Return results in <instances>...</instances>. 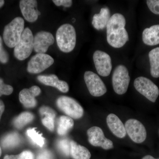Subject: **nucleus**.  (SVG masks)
I'll list each match as a JSON object with an SVG mask.
<instances>
[{"label":"nucleus","instance_id":"nucleus-10","mask_svg":"<svg viewBox=\"0 0 159 159\" xmlns=\"http://www.w3.org/2000/svg\"><path fill=\"white\" fill-rule=\"evenodd\" d=\"M126 133L133 142L141 143L145 141L147 132L142 122L135 119H129L125 125Z\"/></svg>","mask_w":159,"mask_h":159},{"label":"nucleus","instance_id":"nucleus-34","mask_svg":"<svg viewBox=\"0 0 159 159\" xmlns=\"http://www.w3.org/2000/svg\"><path fill=\"white\" fill-rule=\"evenodd\" d=\"M142 159H159L158 158H155L153 157L152 156L150 155H146L145 156L143 157Z\"/></svg>","mask_w":159,"mask_h":159},{"label":"nucleus","instance_id":"nucleus-35","mask_svg":"<svg viewBox=\"0 0 159 159\" xmlns=\"http://www.w3.org/2000/svg\"><path fill=\"white\" fill-rule=\"evenodd\" d=\"M4 4H5V1H2V0H0V8L2 7Z\"/></svg>","mask_w":159,"mask_h":159},{"label":"nucleus","instance_id":"nucleus-12","mask_svg":"<svg viewBox=\"0 0 159 159\" xmlns=\"http://www.w3.org/2000/svg\"><path fill=\"white\" fill-rule=\"evenodd\" d=\"M93 59L98 74L102 77L109 76L112 68L110 55L105 52L98 50L94 52Z\"/></svg>","mask_w":159,"mask_h":159},{"label":"nucleus","instance_id":"nucleus-19","mask_svg":"<svg viewBox=\"0 0 159 159\" xmlns=\"http://www.w3.org/2000/svg\"><path fill=\"white\" fill-rule=\"evenodd\" d=\"M142 39L145 44L155 46L159 44V25L146 28L142 33Z\"/></svg>","mask_w":159,"mask_h":159},{"label":"nucleus","instance_id":"nucleus-24","mask_svg":"<svg viewBox=\"0 0 159 159\" xmlns=\"http://www.w3.org/2000/svg\"><path fill=\"white\" fill-rule=\"evenodd\" d=\"M21 137L16 132L8 134L2 139L1 143L4 148H10L17 146L21 142Z\"/></svg>","mask_w":159,"mask_h":159},{"label":"nucleus","instance_id":"nucleus-9","mask_svg":"<svg viewBox=\"0 0 159 159\" xmlns=\"http://www.w3.org/2000/svg\"><path fill=\"white\" fill-rule=\"evenodd\" d=\"M84 81L89 92L92 96L99 97L106 93V87L101 78L92 71H86L84 74Z\"/></svg>","mask_w":159,"mask_h":159},{"label":"nucleus","instance_id":"nucleus-29","mask_svg":"<svg viewBox=\"0 0 159 159\" xmlns=\"http://www.w3.org/2000/svg\"><path fill=\"white\" fill-rule=\"evenodd\" d=\"M13 89L11 86L5 84L3 80L0 78V97L2 95H10L13 92Z\"/></svg>","mask_w":159,"mask_h":159},{"label":"nucleus","instance_id":"nucleus-20","mask_svg":"<svg viewBox=\"0 0 159 159\" xmlns=\"http://www.w3.org/2000/svg\"><path fill=\"white\" fill-rule=\"evenodd\" d=\"M111 17L109 9L107 7L102 8L99 13L94 15L92 25L97 30H102L107 27Z\"/></svg>","mask_w":159,"mask_h":159},{"label":"nucleus","instance_id":"nucleus-26","mask_svg":"<svg viewBox=\"0 0 159 159\" xmlns=\"http://www.w3.org/2000/svg\"><path fill=\"white\" fill-rule=\"evenodd\" d=\"M27 134L33 143L39 147H42L44 145L45 139L42 134H39L35 128L29 129L27 131Z\"/></svg>","mask_w":159,"mask_h":159},{"label":"nucleus","instance_id":"nucleus-8","mask_svg":"<svg viewBox=\"0 0 159 159\" xmlns=\"http://www.w3.org/2000/svg\"><path fill=\"white\" fill-rule=\"evenodd\" d=\"M54 62V58L48 54H37L29 60L27 71L30 74H39L50 67Z\"/></svg>","mask_w":159,"mask_h":159},{"label":"nucleus","instance_id":"nucleus-3","mask_svg":"<svg viewBox=\"0 0 159 159\" xmlns=\"http://www.w3.org/2000/svg\"><path fill=\"white\" fill-rule=\"evenodd\" d=\"M25 29V21L22 18L14 19L5 27L3 39L9 48H13L17 44Z\"/></svg>","mask_w":159,"mask_h":159},{"label":"nucleus","instance_id":"nucleus-5","mask_svg":"<svg viewBox=\"0 0 159 159\" xmlns=\"http://www.w3.org/2000/svg\"><path fill=\"white\" fill-rule=\"evenodd\" d=\"M56 104L61 111L72 119H79L83 116V108L71 97L61 96L56 100Z\"/></svg>","mask_w":159,"mask_h":159},{"label":"nucleus","instance_id":"nucleus-4","mask_svg":"<svg viewBox=\"0 0 159 159\" xmlns=\"http://www.w3.org/2000/svg\"><path fill=\"white\" fill-rule=\"evenodd\" d=\"M34 48V36L29 28L24 29L20 39L14 48L15 57L23 61L29 57Z\"/></svg>","mask_w":159,"mask_h":159},{"label":"nucleus","instance_id":"nucleus-14","mask_svg":"<svg viewBox=\"0 0 159 159\" xmlns=\"http://www.w3.org/2000/svg\"><path fill=\"white\" fill-rule=\"evenodd\" d=\"M41 92V89L37 86H33L29 89H23L19 95L20 102L26 108H34L37 103L35 97L39 96Z\"/></svg>","mask_w":159,"mask_h":159},{"label":"nucleus","instance_id":"nucleus-6","mask_svg":"<svg viewBox=\"0 0 159 159\" xmlns=\"http://www.w3.org/2000/svg\"><path fill=\"white\" fill-rule=\"evenodd\" d=\"M112 81L116 93L122 95L126 93L130 82V77L126 67L123 65L117 66L113 74Z\"/></svg>","mask_w":159,"mask_h":159},{"label":"nucleus","instance_id":"nucleus-23","mask_svg":"<svg viewBox=\"0 0 159 159\" xmlns=\"http://www.w3.org/2000/svg\"><path fill=\"white\" fill-rule=\"evenodd\" d=\"M150 64V73L154 78L159 77V48L151 51L148 54Z\"/></svg>","mask_w":159,"mask_h":159},{"label":"nucleus","instance_id":"nucleus-36","mask_svg":"<svg viewBox=\"0 0 159 159\" xmlns=\"http://www.w3.org/2000/svg\"><path fill=\"white\" fill-rule=\"evenodd\" d=\"M2 148H1V146H0V157H1V155H2Z\"/></svg>","mask_w":159,"mask_h":159},{"label":"nucleus","instance_id":"nucleus-30","mask_svg":"<svg viewBox=\"0 0 159 159\" xmlns=\"http://www.w3.org/2000/svg\"><path fill=\"white\" fill-rule=\"evenodd\" d=\"M146 3L148 8L152 13L159 15V0H147Z\"/></svg>","mask_w":159,"mask_h":159},{"label":"nucleus","instance_id":"nucleus-16","mask_svg":"<svg viewBox=\"0 0 159 159\" xmlns=\"http://www.w3.org/2000/svg\"><path fill=\"white\" fill-rule=\"evenodd\" d=\"M37 79L43 84L56 88L62 93H66L69 92V86L67 83L63 80H60L57 76L54 74L39 75L38 76Z\"/></svg>","mask_w":159,"mask_h":159},{"label":"nucleus","instance_id":"nucleus-32","mask_svg":"<svg viewBox=\"0 0 159 159\" xmlns=\"http://www.w3.org/2000/svg\"><path fill=\"white\" fill-rule=\"evenodd\" d=\"M53 2L56 6L65 7H71L73 4V1L71 0H53Z\"/></svg>","mask_w":159,"mask_h":159},{"label":"nucleus","instance_id":"nucleus-28","mask_svg":"<svg viewBox=\"0 0 159 159\" xmlns=\"http://www.w3.org/2000/svg\"><path fill=\"white\" fill-rule=\"evenodd\" d=\"M34 155L30 151H24L16 155H6L4 159H34Z\"/></svg>","mask_w":159,"mask_h":159},{"label":"nucleus","instance_id":"nucleus-25","mask_svg":"<svg viewBox=\"0 0 159 159\" xmlns=\"http://www.w3.org/2000/svg\"><path fill=\"white\" fill-rule=\"evenodd\" d=\"M34 119V116L33 114L30 112H24L13 120V124L15 127L20 129L32 122Z\"/></svg>","mask_w":159,"mask_h":159},{"label":"nucleus","instance_id":"nucleus-13","mask_svg":"<svg viewBox=\"0 0 159 159\" xmlns=\"http://www.w3.org/2000/svg\"><path fill=\"white\" fill-rule=\"evenodd\" d=\"M54 43V36L50 32L41 31L34 37L33 50L37 54H45L49 47Z\"/></svg>","mask_w":159,"mask_h":159},{"label":"nucleus","instance_id":"nucleus-1","mask_svg":"<svg viewBox=\"0 0 159 159\" xmlns=\"http://www.w3.org/2000/svg\"><path fill=\"white\" fill-rule=\"evenodd\" d=\"M126 20L119 13L111 16L107 25V39L109 44L116 48H122L129 40L128 32L125 29Z\"/></svg>","mask_w":159,"mask_h":159},{"label":"nucleus","instance_id":"nucleus-18","mask_svg":"<svg viewBox=\"0 0 159 159\" xmlns=\"http://www.w3.org/2000/svg\"><path fill=\"white\" fill-rule=\"evenodd\" d=\"M39 113L42 118L43 125L51 131L54 129V119L56 116L55 111L48 106H43L40 108Z\"/></svg>","mask_w":159,"mask_h":159},{"label":"nucleus","instance_id":"nucleus-22","mask_svg":"<svg viewBox=\"0 0 159 159\" xmlns=\"http://www.w3.org/2000/svg\"><path fill=\"white\" fill-rule=\"evenodd\" d=\"M74 121L68 116H61L57 121V133L59 135L66 134L74 126Z\"/></svg>","mask_w":159,"mask_h":159},{"label":"nucleus","instance_id":"nucleus-17","mask_svg":"<svg viewBox=\"0 0 159 159\" xmlns=\"http://www.w3.org/2000/svg\"><path fill=\"white\" fill-rule=\"evenodd\" d=\"M107 123L111 132L118 138H124L126 132L125 126L119 117L114 114H111L107 118Z\"/></svg>","mask_w":159,"mask_h":159},{"label":"nucleus","instance_id":"nucleus-11","mask_svg":"<svg viewBox=\"0 0 159 159\" xmlns=\"http://www.w3.org/2000/svg\"><path fill=\"white\" fill-rule=\"evenodd\" d=\"M88 140L90 144L96 147H100L105 149L113 148V143L110 139H107L103 131L98 126H93L87 130Z\"/></svg>","mask_w":159,"mask_h":159},{"label":"nucleus","instance_id":"nucleus-15","mask_svg":"<svg viewBox=\"0 0 159 159\" xmlns=\"http://www.w3.org/2000/svg\"><path fill=\"white\" fill-rule=\"evenodd\" d=\"M37 2L34 0H22L20 2V7L25 19L29 22H34L41 15L37 9Z\"/></svg>","mask_w":159,"mask_h":159},{"label":"nucleus","instance_id":"nucleus-7","mask_svg":"<svg viewBox=\"0 0 159 159\" xmlns=\"http://www.w3.org/2000/svg\"><path fill=\"white\" fill-rule=\"evenodd\" d=\"M135 88L152 102H155L159 95V89L153 82L146 77H140L134 81Z\"/></svg>","mask_w":159,"mask_h":159},{"label":"nucleus","instance_id":"nucleus-27","mask_svg":"<svg viewBox=\"0 0 159 159\" xmlns=\"http://www.w3.org/2000/svg\"><path fill=\"white\" fill-rule=\"evenodd\" d=\"M57 147L60 151L66 156H70V141L67 139L60 140L57 143Z\"/></svg>","mask_w":159,"mask_h":159},{"label":"nucleus","instance_id":"nucleus-31","mask_svg":"<svg viewBox=\"0 0 159 159\" xmlns=\"http://www.w3.org/2000/svg\"><path fill=\"white\" fill-rule=\"evenodd\" d=\"M9 59V54L4 48L2 40L0 36V61L3 64H6L8 62Z\"/></svg>","mask_w":159,"mask_h":159},{"label":"nucleus","instance_id":"nucleus-2","mask_svg":"<svg viewBox=\"0 0 159 159\" xmlns=\"http://www.w3.org/2000/svg\"><path fill=\"white\" fill-rule=\"evenodd\" d=\"M56 41L60 50L64 53H70L74 50L76 44V33L74 26L65 24L57 29Z\"/></svg>","mask_w":159,"mask_h":159},{"label":"nucleus","instance_id":"nucleus-33","mask_svg":"<svg viewBox=\"0 0 159 159\" xmlns=\"http://www.w3.org/2000/svg\"><path fill=\"white\" fill-rule=\"evenodd\" d=\"M5 110V105H4V102L0 100V119L2 117V115L4 112V111Z\"/></svg>","mask_w":159,"mask_h":159},{"label":"nucleus","instance_id":"nucleus-21","mask_svg":"<svg viewBox=\"0 0 159 159\" xmlns=\"http://www.w3.org/2000/svg\"><path fill=\"white\" fill-rule=\"evenodd\" d=\"M70 156L74 159H90L91 154L86 147L78 145L76 142L71 140Z\"/></svg>","mask_w":159,"mask_h":159}]
</instances>
